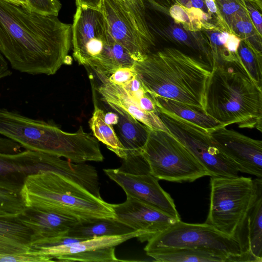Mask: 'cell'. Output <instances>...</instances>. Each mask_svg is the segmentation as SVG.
<instances>
[{
  "instance_id": "cell-37",
  "label": "cell",
  "mask_w": 262,
  "mask_h": 262,
  "mask_svg": "<svg viewBox=\"0 0 262 262\" xmlns=\"http://www.w3.org/2000/svg\"><path fill=\"white\" fill-rule=\"evenodd\" d=\"M8 212L0 206V217H5L7 216Z\"/></svg>"
},
{
  "instance_id": "cell-36",
  "label": "cell",
  "mask_w": 262,
  "mask_h": 262,
  "mask_svg": "<svg viewBox=\"0 0 262 262\" xmlns=\"http://www.w3.org/2000/svg\"><path fill=\"white\" fill-rule=\"evenodd\" d=\"M11 3H14L16 5L23 6L24 7H26V0H6Z\"/></svg>"
},
{
  "instance_id": "cell-23",
  "label": "cell",
  "mask_w": 262,
  "mask_h": 262,
  "mask_svg": "<svg viewBox=\"0 0 262 262\" xmlns=\"http://www.w3.org/2000/svg\"><path fill=\"white\" fill-rule=\"evenodd\" d=\"M151 97L157 110L172 113L207 131L222 126L220 123L207 115L203 109L161 97Z\"/></svg>"
},
{
  "instance_id": "cell-12",
  "label": "cell",
  "mask_w": 262,
  "mask_h": 262,
  "mask_svg": "<svg viewBox=\"0 0 262 262\" xmlns=\"http://www.w3.org/2000/svg\"><path fill=\"white\" fill-rule=\"evenodd\" d=\"M103 171L122 188L126 196L146 203L177 221L181 220L173 199L149 172L134 173L121 168H107Z\"/></svg>"
},
{
  "instance_id": "cell-8",
  "label": "cell",
  "mask_w": 262,
  "mask_h": 262,
  "mask_svg": "<svg viewBox=\"0 0 262 262\" xmlns=\"http://www.w3.org/2000/svg\"><path fill=\"white\" fill-rule=\"evenodd\" d=\"M158 180L182 183L208 176L205 168L169 133L150 129L141 154Z\"/></svg>"
},
{
  "instance_id": "cell-24",
  "label": "cell",
  "mask_w": 262,
  "mask_h": 262,
  "mask_svg": "<svg viewBox=\"0 0 262 262\" xmlns=\"http://www.w3.org/2000/svg\"><path fill=\"white\" fill-rule=\"evenodd\" d=\"M104 111L94 101V110L89 121L93 136L106 145L107 148L118 157L126 160L127 154L124 147L115 133L113 125L106 123Z\"/></svg>"
},
{
  "instance_id": "cell-27",
  "label": "cell",
  "mask_w": 262,
  "mask_h": 262,
  "mask_svg": "<svg viewBox=\"0 0 262 262\" xmlns=\"http://www.w3.org/2000/svg\"><path fill=\"white\" fill-rule=\"evenodd\" d=\"M236 66L261 88L262 55L248 43L241 40L237 50Z\"/></svg>"
},
{
  "instance_id": "cell-34",
  "label": "cell",
  "mask_w": 262,
  "mask_h": 262,
  "mask_svg": "<svg viewBox=\"0 0 262 262\" xmlns=\"http://www.w3.org/2000/svg\"><path fill=\"white\" fill-rule=\"evenodd\" d=\"M77 7L84 6L92 8L100 9L101 0H75Z\"/></svg>"
},
{
  "instance_id": "cell-18",
  "label": "cell",
  "mask_w": 262,
  "mask_h": 262,
  "mask_svg": "<svg viewBox=\"0 0 262 262\" xmlns=\"http://www.w3.org/2000/svg\"><path fill=\"white\" fill-rule=\"evenodd\" d=\"M133 238H138L141 242L148 241L150 238L146 232L135 230L122 235L96 237L66 245L39 247L33 249L50 258L51 261L66 262L67 258L74 254L100 249L115 247Z\"/></svg>"
},
{
  "instance_id": "cell-7",
  "label": "cell",
  "mask_w": 262,
  "mask_h": 262,
  "mask_svg": "<svg viewBox=\"0 0 262 262\" xmlns=\"http://www.w3.org/2000/svg\"><path fill=\"white\" fill-rule=\"evenodd\" d=\"M258 178L211 177L210 207L205 223L238 238L257 195Z\"/></svg>"
},
{
  "instance_id": "cell-3",
  "label": "cell",
  "mask_w": 262,
  "mask_h": 262,
  "mask_svg": "<svg viewBox=\"0 0 262 262\" xmlns=\"http://www.w3.org/2000/svg\"><path fill=\"white\" fill-rule=\"evenodd\" d=\"M0 135L27 150L63 157L76 163L104 159L98 140L81 126L76 132L68 133L15 110L0 108Z\"/></svg>"
},
{
  "instance_id": "cell-19",
  "label": "cell",
  "mask_w": 262,
  "mask_h": 262,
  "mask_svg": "<svg viewBox=\"0 0 262 262\" xmlns=\"http://www.w3.org/2000/svg\"><path fill=\"white\" fill-rule=\"evenodd\" d=\"M160 262L243 261L239 257L222 251L191 248H164L146 252Z\"/></svg>"
},
{
  "instance_id": "cell-13",
  "label": "cell",
  "mask_w": 262,
  "mask_h": 262,
  "mask_svg": "<svg viewBox=\"0 0 262 262\" xmlns=\"http://www.w3.org/2000/svg\"><path fill=\"white\" fill-rule=\"evenodd\" d=\"M56 156L26 149L15 154L0 152V188L19 193L21 185L14 178L52 171Z\"/></svg>"
},
{
  "instance_id": "cell-28",
  "label": "cell",
  "mask_w": 262,
  "mask_h": 262,
  "mask_svg": "<svg viewBox=\"0 0 262 262\" xmlns=\"http://www.w3.org/2000/svg\"><path fill=\"white\" fill-rule=\"evenodd\" d=\"M32 231L16 218L0 217V237L30 246Z\"/></svg>"
},
{
  "instance_id": "cell-26",
  "label": "cell",
  "mask_w": 262,
  "mask_h": 262,
  "mask_svg": "<svg viewBox=\"0 0 262 262\" xmlns=\"http://www.w3.org/2000/svg\"><path fill=\"white\" fill-rule=\"evenodd\" d=\"M120 7L134 28L151 46L155 45V39L146 19L144 0H113Z\"/></svg>"
},
{
  "instance_id": "cell-9",
  "label": "cell",
  "mask_w": 262,
  "mask_h": 262,
  "mask_svg": "<svg viewBox=\"0 0 262 262\" xmlns=\"http://www.w3.org/2000/svg\"><path fill=\"white\" fill-rule=\"evenodd\" d=\"M191 248L222 251L252 261L243 250L239 240L229 236L212 226L204 224L176 222L167 229L148 241L145 252L164 248Z\"/></svg>"
},
{
  "instance_id": "cell-5",
  "label": "cell",
  "mask_w": 262,
  "mask_h": 262,
  "mask_svg": "<svg viewBox=\"0 0 262 262\" xmlns=\"http://www.w3.org/2000/svg\"><path fill=\"white\" fill-rule=\"evenodd\" d=\"M27 208L74 218L78 222L100 218H115L112 204L53 172L28 174L19 192Z\"/></svg>"
},
{
  "instance_id": "cell-10",
  "label": "cell",
  "mask_w": 262,
  "mask_h": 262,
  "mask_svg": "<svg viewBox=\"0 0 262 262\" xmlns=\"http://www.w3.org/2000/svg\"><path fill=\"white\" fill-rule=\"evenodd\" d=\"M157 112L169 133L190 151L209 176H238L236 165L219 149L205 129L172 113Z\"/></svg>"
},
{
  "instance_id": "cell-4",
  "label": "cell",
  "mask_w": 262,
  "mask_h": 262,
  "mask_svg": "<svg viewBox=\"0 0 262 262\" xmlns=\"http://www.w3.org/2000/svg\"><path fill=\"white\" fill-rule=\"evenodd\" d=\"M204 109L222 126L236 124L239 128H255L261 132V88L240 69L227 64L212 67Z\"/></svg>"
},
{
  "instance_id": "cell-35",
  "label": "cell",
  "mask_w": 262,
  "mask_h": 262,
  "mask_svg": "<svg viewBox=\"0 0 262 262\" xmlns=\"http://www.w3.org/2000/svg\"><path fill=\"white\" fill-rule=\"evenodd\" d=\"M104 120L105 122L109 125H117L119 121V117L115 112H108L104 114Z\"/></svg>"
},
{
  "instance_id": "cell-15",
  "label": "cell",
  "mask_w": 262,
  "mask_h": 262,
  "mask_svg": "<svg viewBox=\"0 0 262 262\" xmlns=\"http://www.w3.org/2000/svg\"><path fill=\"white\" fill-rule=\"evenodd\" d=\"M100 10L114 39L135 61H140L152 48L128 20L120 7L113 0H101Z\"/></svg>"
},
{
  "instance_id": "cell-32",
  "label": "cell",
  "mask_w": 262,
  "mask_h": 262,
  "mask_svg": "<svg viewBox=\"0 0 262 262\" xmlns=\"http://www.w3.org/2000/svg\"><path fill=\"white\" fill-rule=\"evenodd\" d=\"M248 10L252 21L259 35H261V15L257 9H261L252 4L247 5Z\"/></svg>"
},
{
  "instance_id": "cell-17",
  "label": "cell",
  "mask_w": 262,
  "mask_h": 262,
  "mask_svg": "<svg viewBox=\"0 0 262 262\" xmlns=\"http://www.w3.org/2000/svg\"><path fill=\"white\" fill-rule=\"evenodd\" d=\"M102 84L97 89L101 99L110 107H117L145 125L150 129L169 133L158 113L142 110L124 88L111 82L106 75L97 74Z\"/></svg>"
},
{
  "instance_id": "cell-25",
  "label": "cell",
  "mask_w": 262,
  "mask_h": 262,
  "mask_svg": "<svg viewBox=\"0 0 262 262\" xmlns=\"http://www.w3.org/2000/svg\"><path fill=\"white\" fill-rule=\"evenodd\" d=\"M50 262L30 246L0 237V262Z\"/></svg>"
},
{
  "instance_id": "cell-21",
  "label": "cell",
  "mask_w": 262,
  "mask_h": 262,
  "mask_svg": "<svg viewBox=\"0 0 262 262\" xmlns=\"http://www.w3.org/2000/svg\"><path fill=\"white\" fill-rule=\"evenodd\" d=\"M246 228L245 251L254 262L262 261V179L258 178L255 200L242 228ZM241 229V230H242Z\"/></svg>"
},
{
  "instance_id": "cell-29",
  "label": "cell",
  "mask_w": 262,
  "mask_h": 262,
  "mask_svg": "<svg viewBox=\"0 0 262 262\" xmlns=\"http://www.w3.org/2000/svg\"><path fill=\"white\" fill-rule=\"evenodd\" d=\"M29 11L44 15L57 16L61 8L59 0H26Z\"/></svg>"
},
{
  "instance_id": "cell-1",
  "label": "cell",
  "mask_w": 262,
  "mask_h": 262,
  "mask_svg": "<svg viewBox=\"0 0 262 262\" xmlns=\"http://www.w3.org/2000/svg\"><path fill=\"white\" fill-rule=\"evenodd\" d=\"M71 43V25L0 0V51L13 70L54 75L68 64Z\"/></svg>"
},
{
  "instance_id": "cell-20",
  "label": "cell",
  "mask_w": 262,
  "mask_h": 262,
  "mask_svg": "<svg viewBox=\"0 0 262 262\" xmlns=\"http://www.w3.org/2000/svg\"><path fill=\"white\" fill-rule=\"evenodd\" d=\"M119 117L117 123L119 139L124 147L127 159L140 156L148 139L150 128L130 115L115 107H111Z\"/></svg>"
},
{
  "instance_id": "cell-30",
  "label": "cell",
  "mask_w": 262,
  "mask_h": 262,
  "mask_svg": "<svg viewBox=\"0 0 262 262\" xmlns=\"http://www.w3.org/2000/svg\"><path fill=\"white\" fill-rule=\"evenodd\" d=\"M0 206L19 215L26 209L19 193L0 188Z\"/></svg>"
},
{
  "instance_id": "cell-2",
  "label": "cell",
  "mask_w": 262,
  "mask_h": 262,
  "mask_svg": "<svg viewBox=\"0 0 262 262\" xmlns=\"http://www.w3.org/2000/svg\"><path fill=\"white\" fill-rule=\"evenodd\" d=\"M134 67L147 93L204 108L205 90L211 70L208 64L179 50L167 48L149 53Z\"/></svg>"
},
{
  "instance_id": "cell-6",
  "label": "cell",
  "mask_w": 262,
  "mask_h": 262,
  "mask_svg": "<svg viewBox=\"0 0 262 262\" xmlns=\"http://www.w3.org/2000/svg\"><path fill=\"white\" fill-rule=\"evenodd\" d=\"M71 28L73 56L79 64L106 76L134 65L135 61L111 35L100 9L77 6Z\"/></svg>"
},
{
  "instance_id": "cell-22",
  "label": "cell",
  "mask_w": 262,
  "mask_h": 262,
  "mask_svg": "<svg viewBox=\"0 0 262 262\" xmlns=\"http://www.w3.org/2000/svg\"><path fill=\"white\" fill-rule=\"evenodd\" d=\"M134 231L115 218H100L77 222L66 235L87 239L106 235H122Z\"/></svg>"
},
{
  "instance_id": "cell-31",
  "label": "cell",
  "mask_w": 262,
  "mask_h": 262,
  "mask_svg": "<svg viewBox=\"0 0 262 262\" xmlns=\"http://www.w3.org/2000/svg\"><path fill=\"white\" fill-rule=\"evenodd\" d=\"M137 75V72L133 66L119 68L107 77L111 82L122 86Z\"/></svg>"
},
{
  "instance_id": "cell-11",
  "label": "cell",
  "mask_w": 262,
  "mask_h": 262,
  "mask_svg": "<svg viewBox=\"0 0 262 262\" xmlns=\"http://www.w3.org/2000/svg\"><path fill=\"white\" fill-rule=\"evenodd\" d=\"M219 149L239 172L262 177V142L220 126L207 131Z\"/></svg>"
},
{
  "instance_id": "cell-16",
  "label": "cell",
  "mask_w": 262,
  "mask_h": 262,
  "mask_svg": "<svg viewBox=\"0 0 262 262\" xmlns=\"http://www.w3.org/2000/svg\"><path fill=\"white\" fill-rule=\"evenodd\" d=\"M17 218L32 231L30 246L42 241L66 235L78 222L64 215L27 208Z\"/></svg>"
},
{
  "instance_id": "cell-14",
  "label": "cell",
  "mask_w": 262,
  "mask_h": 262,
  "mask_svg": "<svg viewBox=\"0 0 262 262\" xmlns=\"http://www.w3.org/2000/svg\"><path fill=\"white\" fill-rule=\"evenodd\" d=\"M112 206L116 219L134 230L146 232L149 239L179 221L154 206L129 196H126L124 202L112 204Z\"/></svg>"
},
{
  "instance_id": "cell-33",
  "label": "cell",
  "mask_w": 262,
  "mask_h": 262,
  "mask_svg": "<svg viewBox=\"0 0 262 262\" xmlns=\"http://www.w3.org/2000/svg\"><path fill=\"white\" fill-rule=\"evenodd\" d=\"M12 74L8 62L0 51V80L10 76Z\"/></svg>"
}]
</instances>
